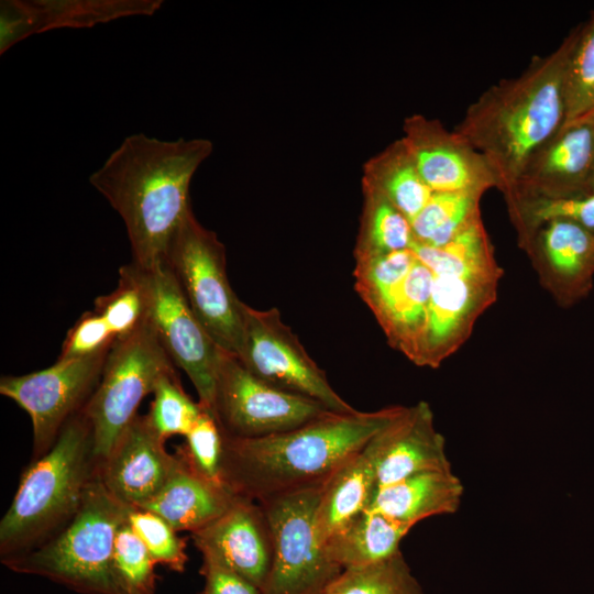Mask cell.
<instances>
[{"label":"cell","instance_id":"52a82bcc","mask_svg":"<svg viewBox=\"0 0 594 594\" xmlns=\"http://www.w3.org/2000/svg\"><path fill=\"white\" fill-rule=\"evenodd\" d=\"M164 263L205 330L219 348L238 355L243 301L231 288L226 249L217 234L190 211L172 239Z\"/></svg>","mask_w":594,"mask_h":594},{"label":"cell","instance_id":"d6a6232c","mask_svg":"<svg viewBox=\"0 0 594 594\" xmlns=\"http://www.w3.org/2000/svg\"><path fill=\"white\" fill-rule=\"evenodd\" d=\"M154 398L146 419L164 441L172 436H186L198 420L202 407L182 387L176 373L163 376L152 393Z\"/></svg>","mask_w":594,"mask_h":594},{"label":"cell","instance_id":"ffe728a7","mask_svg":"<svg viewBox=\"0 0 594 594\" xmlns=\"http://www.w3.org/2000/svg\"><path fill=\"white\" fill-rule=\"evenodd\" d=\"M463 493L452 470L427 471L376 490L367 509L414 527L426 518L458 512Z\"/></svg>","mask_w":594,"mask_h":594},{"label":"cell","instance_id":"cb8c5ba5","mask_svg":"<svg viewBox=\"0 0 594 594\" xmlns=\"http://www.w3.org/2000/svg\"><path fill=\"white\" fill-rule=\"evenodd\" d=\"M413 527L366 509L333 532L323 543L329 559L341 569L373 563L398 552Z\"/></svg>","mask_w":594,"mask_h":594},{"label":"cell","instance_id":"7a4b0ae2","mask_svg":"<svg viewBox=\"0 0 594 594\" xmlns=\"http://www.w3.org/2000/svg\"><path fill=\"white\" fill-rule=\"evenodd\" d=\"M580 30L578 24L552 52L535 56L518 76L482 92L453 129L483 154L503 195L565 123L566 70Z\"/></svg>","mask_w":594,"mask_h":594},{"label":"cell","instance_id":"9a60e30c","mask_svg":"<svg viewBox=\"0 0 594 594\" xmlns=\"http://www.w3.org/2000/svg\"><path fill=\"white\" fill-rule=\"evenodd\" d=\"M190 536L202 557L217 560L261 591L272 565L273 543L260 503L234 495L220 516Z\"/></svg>","mask_w":594,"mask_h":594},{"label":"cell","instance_id":"9c48e42d","mask_svg":"<svg viewBox=\"0 0 594 594\" xmlns=\"http://www.w3.org/2000/svg\"><path fill=\"white\" fill-rule=\"evenodd\" d=\"M121 268L140 286L146 320L158 341L191 381L198 403L211 413L221 348L194 315L164 262L150 267L131 262Z\"/></svg>","mask_w":594,"mask_h":594},{"label":"cell","instance_id":"2e32d148","mask_svg":"<svg viewBox=\"0 0 594 594\" xmlns=\"http://www.w3.org/2000/svg\"><path fill=\"white\" fill-rule=\"evenodd\" d=\"M542 287L568 308L588 296L594 280V233L568 221L542 224L519 246Z\"/></svg>","mask_w":594,"mask_h":594},{"label":"cell","instance_id":"6da1fadb","mask_svg":"<svg viewBox=\"0 0 594 594\" xmlns=\"http://www.w3.org/2000/svg\"><path fill=\"white\" fill-rule=\"evenodd\" d=\"M211 151L206 139L165 141L136 133L89 176L90 185L121 217L133 263L150 267L164 262L191 211V178Z\"/></svg>","mask_w":594,"mask_h":594},{"label":"cell","instance_id":"4dcf8cb0","mask_svg":"<svg viewBox=\"0 0 594 594\" xmlns=\"http://www.w3.org/2000/svg\"><path fill=\"white\" fill-rule=\"evenodd\" d=\"M155 562L125 520L113 546L111 572L117 594H156Z\"/></svg>","mask_w":594,"mask_h":594},{"label":"cell","instance_id":"60d3db41","mask_svg":"<svg viewBox=\"0 0 594 594\" xmlns=\"http://www.w3.org/2000/svg\"><path fill=\"white\" fill-rule=\"evenodd\" d=\"M572 123H585V124L594 127V105Z\"/></svg>","mask_w":594,"mask_h":594},{"label":"cell","instance_id":"e0dca14e","mask_svg":"<svg viewBox=\"0 0 594 594\" xmlns=\"http://www.w3.org/2000/svg\"><path fill=\"white\" fill-rule=\"evenodd\" d=\"M177 464V455L167 452L146 416L138 415L98 472L113 497L129 507H142L160 493Z\"/></svg>","mask_w":594,"mask_h":594},{"label":"cell","instance_id":"4fadbf2b","mask_svg":"<svg viewBox=\"0 0 594 594\" xmlns=\"http://www.w3.org/2000/svg\"><path fill=\"white\" fill-rule=\"evenodd\" d=\"M432 273V272H431ZM428 323L418 366L439 367L470 338L497 298L499 265L432 273Z\"/></svg>","mask_w":594,"mask_h":594},{"label":"cell","instance_id":"ee69618b","mask_svg":"<svg viewBox=\"0 0 594 594\" xmlns=\"http://www.w3.org/2000/svg\"><path fill=\"white\" fill-rule=\"evenodd\" d=\"M326 594V593H324Z\"/></svg>","mask_w":594,"mask_h":594},{"label":"cell","instance_id":"7bdbcfd3","mask_svg":"<svg viewBox=\"0 0 594 594\" xmlns=\"http://www.w3.org/2000/svg\"><path fill=\"white\" fill-rule=\"evenodd\" d=\"M593 261H594V257H593Z\"/></svg>","mask_w":594,"mask_h":594},{"label":"cell","instance_id":"d4e9b609","mask_svg":"<svg viewBox=\"0 0 594 594\" xmlns=\"http://www.w3.org/2000/svg\"><path fill=\"white\" fill-rule=\"evenodd\" d=\"M33 34L54 29H87L117 19L153 15L162 0H26Z\"/></svg>","mask_w":594,"mask_h":594},{"label":"cell","instance_id":"e575fe53","mask_svg":"<svg viewBox=\"0 0 594 594\" xmlns=\"http://www.w3.org/2000/svg\"><path fill=\"white\" fill-rule=\"evenodd\" d=\"M566 119L572 123L594 105V12L581 24L565 79Z\"/></svg>","mask_w":594,"mask_h":594},{"label":"cell","instance_id":"ac0fdd59","mask_svg":"<svg viewBox=\"0 0 594 594\" xmlns=\"http://www.w3.org/2000/svg\"><path fill=\"white\" fill-rule=\"evenodd\" d=\"M372 440L377 452L376 490L413 474L452 470L446 439L437 430L427 402L403 406Z\"/></svg>","mask_w":594,"mask_h":594},{"label":"cell","instance_id":"484cf974","mask_svg":"<svg viewBox=\"0 0 594 594\" xmlns=\"http://www.w3.org/2000/svg\"><path fill=\"white\" fill-rule=\"evenodd\" d=\"M363 184L387 198L411 223L432 195L403 140L366 164Z\"/></svg>","mask_w":594,"mask_h":594},{"label":"cell","instance_id":"b9f144b4","mask_svg":"<svg viewBox=\"0 0 594 594\" xmlns=\"http://www.w3.org/2000/svg\"><path fill=\"white\" fill-rule=\"evenodd\" d=\"M586 193L594 194V170H593L592 176L590 178Z\"/></svg>","mask_w":594,"mask_h":594},{"label":"cell","instance_id":"7402d4cb","mask_svg":"<svg viewBox=\"0 0 594 594\" xmlns=\"http://www.w3.org/2000/svg\"><path fill=\"white\" fill-rule=\"evenodd\" d=\"M177 458L178 464L164 487L139 508L157 514L178 532L191 534L220 516L234 495L206 480Z\"/></svg>","mask_w":594,"mask_h":594},{"label":"cell","instance_id":"d590c367","mask_svg":"<svg viewBox=\"0 0 594 594\" xmlns=\"http://www.w3.org/2000/svg\"><path fill=\"white\" fill-rule=\"evenodd\" d=\"M176 454L199 475L224 487L221 479L223 431L212 413L202 408Z\"/></svg>","mask_w":594,"mask_h":594},{"label":"cell","instance_id":"4316f807","mask_svg":"<svg viewBox=\"0 0 594 594\" xmlns=\"http://www.w3.org/2000/svg\"><path fill=\"white\" fill-rule=\"evenodd\" d=\"M504 200L519 246L535 230L551 221L572 222L594 233V194L546 197L513 191Z\"/></svg>","mask_w":594,"mask_h":594},{"label":"cell","instance_id":"8d00e7d4","mask_svg":"<svg viewBox=\"0 0 594 594\" xmlns=\"http://www.w3.org/2000/svg\"><path fill=\"white\" fill-rule=\"evenodd\" d=\"M94 310L105 319L116 340L129 337L146 321L143 293L121 267L117 288L96 298Z\"/></svg>","mask_w":594,"mask_h":594},{"label":"cell","instance_id":"3957f363","mask_svg":"<svg viewBox=\"0 0 594 594\" xmlns=\"http://www.w3.org/2000/svg\"><path fill=\"white\" fill-rule=\"evenodd\" d=\"M402 408L329 410L297 428L260 438L223 432L222 483L233 495L261 503L323 482Z\"/></svg>","mask_w":594,"mask_h":594},{"label":"cell","instance_id":"5bb4252c","mask_svg":"<svg viewBox=\"0 0 594 594\" xmlns=\"http://www.w3.org/2000/svg\"><path fill=\"white\" fill-rule=\"evenodd\" d=\"M402 138L428 187L440 191L485 194L497 188L486 158L454 130L421 114L407 118Z\"/></svg>","mask_w":594,"mask_h":594},{"label":"cell","instance_id":"f546056e","mask_svg":"<svg viewBox=\"0 0 594 594\" xmlns=\"http://www.w3.org/2000/svg\"><path fill=\"white\" fill-rule=\"evenodd\" d=\"M326 594H426L399 550L383 560L343 569Z\"/></svg>","mask_w":594,"mask_h":594},{"label":"cell","instance_id":"f35d334b","mask_svg":"<svg viewBox=\"0 0 594 594\" xmlns=\"http://www.w3.org/2000/svg\"><path fill=\"white\" fill-rule=\"evenodd\" d=\"M200 574L205 581L197 594H261L257 586L209 557H202Z\"/></svg>","mask_w":594,"mask_h":594},{"label":"cell","instance_id":"277c9868","mask_svg":"<svg viewBox=\"0 0 594 594\" xmlns=\"http://www.w3.org/2000/svg\"><path fill=\"white\" fill-rule=\"evenodd\" d=\"M97 470L90 425L79 411L53 447L22 472L0 522V561L23 556L63 530L78 513Z\"/></svg>","mask_w":594,"mask_h":594},{"label":"cell","instance_id":"5b68a950","mask_svg":"<svg viewBox=\"0 0 594 594\" xmlns=\"http://www.w3.org/2000/svg\"><path fill=\"white\" fill-rule=\"evenodd\" d=\"M128 510L109 493L97 470L78 513L63 530L41 547L1 563L14 573L41 576L79 594H117L111 560Z\"/></svg>","mask_w":594,"mask_h":594},{"label":"cell","instance_id":"836d02e7","mask_svg":"<svg viewBox=\"0 0 594 594\" xmlns=\"http://www.w3.org/2000/svg\"><path fill=\"white\" fill-rule=\"evenodd\" d=\"M127 521L141 539L155 564L176 573L186 569V538L178 536L165 519L157 514L139 507H129Z\"/></svg>","mask_w":594,"mask_h":594},{"label":"cell","instance_id":"8fae6325","mask_svg":"<svg viewBox=\"0 0 594 594\" xmlns=\"http://www.w3.org/2000/svg\"><path fill=\"white\" fill-rule=\"evenodd\" d=\"M329 411L320 403L278 389L220 350L212 414L234 438H260L297 428ZM331 411V410H330Z\"/></svg>","mask_w":594,"mask_h":594},{"label":"cell","instance_id":"d6986e66","mask_svg":"<svg viewBox=\"0 0 594 594\" xmlns=\"http://www.w3.org/2000/svg\"><path fill=\"white\" fill-rule=\"evenodd\" d=\"M594 170V127H563L529 160L513 191L569 197L585 194Z\"/></svg>","mask_w":594,"mask_h":594},{"label":"cell","instance_id":"1f68e13d","mask_svg":"<svg viewBox=\"0 0 594 594\" xmlns=\"http://www.w3.org/2000/svg\"><path fill=\"white\" fill-rule=\"evenodd\" d=\"M415 261L410 249L355 260V289L375 317Z\"/></svg>","mask_w":594,"mask_h":594},{"label":"cell","instance_id":"7c38bea8","mask_svg":"<svg viewBox=\"0 0 594 594\" xmlns=\"http://www.w3.org/2000/svg\"><path fill=\"white\" fill-rule=\"evenodd\" d=\"M109 351L57 360L41 371L1 377L0 394L13 400L31 419L32 460L44 455L64 426L82 410L100 380Z\"/></svg>","mask_w":594,"mask_h":594},{"label":"cell","instance_id":"ab89813d","mask_svg":"<svg viewBox=\"0 0 594 594\" xmlns=\"http://www.w3.org/2000/svg\"><path fill=\"white\" fill-rule=\"evenodd\" d=\"M31 35L32 20L26 0H1L0 54Z\"/></svg>","mask_w":594,"mask_h":594},{"label":"cell","instance_id":"603a6c76","mask_svg":"<svg viewBox=\"0 0 594 594\" xmlns=\"http://www.w3.org/2000/svg\"><path fill=\"white\" fill-rule=\"evenodd\" d=\"M433 276L417 257L375 317L387 342L418 365L425 341Z\"/></svg>","mask_w":594,"mask_h":594},{"label":"cell","instance_id":"8992f818","mask_svg":"<svg viewBox=\"0 0 594 594\" xmlns=\"http://www.w3.org/2000/svg\"><path fill=\"white\" fill-rule=\"evenodd\" d=\"M175 373L174 363L147 320L132 334L116 340L100 380L82 408L92 436L98 465L139 415L145 396L158 381Z\"/></svg>","mask_w":594,"mask_h":594},{"label":"cell","instance_id":"ba28073f","mask_svg":"<svg viewBox=\"0 0 594 594\" xmlns=\"http://www.w3.org/2000/svg\"><path fill=\"white\" fill-rule=\"evenodd\" d=\"M324 481L260 503L273 543L261 594H324L343 571L327 556L317 530Z\"/></svg>","mask_w":594,"mask_h":594},{"label":"cell","instance_id":"83f0119b","mask_svg":"<svg viewBox=\"0 0 594 594\" xmlns=\"http://www.w3.org/2000/svg\"><path fill=\"white\" fill-rule=\"evenodd\" d=\"M364 207L355 260L410 249V221L381 193L364 185Z\"/></svg>","mask_w":594,"mask_h":594},{"label":"cell","instance_id":"f1b7e54d","mask_svg":"<svg viewBox=\"0 0 594 594\" xmlns=\"http://www.w3.org/2000/svg\"><path fill=\"white\" fill-rule=\"evenodd\" d=\"M484 194L433 191L422 210L411 221L414 242L441 246L482 217L480 201Z\"/></svg>","mask_w":594,"mask_h":594},{"label":"cell","instance_id":"30bf717a","mask_svg":"<svg viewBox=\"0 0 594 594\" xmlns=\"http://www.w3.org/2000/svg\"><path fill=\"white\" fill-rule=\"evenodd\" d=\"M243 329L239 360L267 384L311 398L331 411L356 409L331 386L326 373L307 353L276 308L258 310L242 305Z\"/></svg>","mask_w":594,"mask_h":594},{"label":"cell","instance_id":"74e56055","mask_svg":"<svg viewBox=\"0 0 594 594\" xmlns=\"http://www.w3.org/2000/svg\"><path fill=\"white\" fill-rule=\"evenodd\" d=\"M116 337L105 319L95 310L84 312L68 330L59 361L80 359L111 349Z\"/></svg>","mask_w":594,"mask_h":594},{"label":"cell","instance_id":"44dd1931","mask_svg":"<svg viewBox=\"0 0 594 594\" xmlns=\"http://www.w3.org/2000/svg\"><path fill=\"white\" fill-rule=\"evenodd\" d=\"M377 452L371 439L324 481L316 513L323 543L345 522L366 510L376 491Z\"/></svg>","mask_w":594,"mask_h":594}]
</instances>
